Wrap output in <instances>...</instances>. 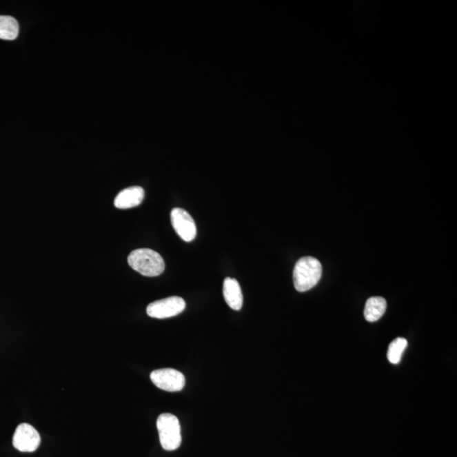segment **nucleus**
<instances>
[{
  "label": "nucleus",
  "instance_id": "nucleus-5",
  "mask_svg": "<svg viewBox=\"0 0 457 457\" xmlns=\"http://www.w3.org/2000/svg\"><path fill=\"white\" fill-rule=\"evenodd\" d=\"M150 378L158 388L169 392H181L185 385L184 374L173 369L152 371Z\"/></svg>",
  "mask_w": 457,
  "mask_h": 457
},
{
  "label": "nucleus",
  "instance_id": "nucleus-7",
  "mask_svg": "<svg viewBox=\"0 0 457 457\" xmlns=\"http://www.w3.org/2000/svg\"><path fill=\"white\" fill-rule=\"evenodd\" d=\"M172 224L178 236L185 241L190 243L196 236V226L194 219H192L188 212L185 210L176 207L170 214Z\"/></svg>",
  "mask_w": 457,
  "mask_h": 457
},
{
  "label": "nucleus",
  "instance_id": "nucleus-10",
  "mask_svg": "<svg viewBox=\"0 0 457 457\" xmlns=\"http://www.w3.org/2000/svg\"><path fill=\"white\" fill-rule=\"evenodd\" d=\"M386 307H387V303L383 297H370L365 305L364 317H365L367 321L376 322L385 314Z\"/></svg>",
  "mask_w": 457,
  "mask_h": 457
},
{
  "label": "nucleus",
  "instance_id": "nucleus-9",
  "mask_svg": "<svg viewBox=\"0 0 457 457\" xmlns=\"http://www.w3.org/2000/svg\"><path fill=\"white\" fill-rule=\"evenodd\" d=\"M223 293L226 303L233 310L239 311L243 305V296L241 286L236 278H226L223 285Z\"/></svg>",
  "mask_w": 457,
  "mask_h": 457
},
{
  "label": "nucleus",
  "instance_id": "nucleus-2",
  "mask_svg": "<svg viewBox=\"0 0 457 457\" xmlns=\"http://www.w3.org/2000/svg\"><path fill=\"white\" fill-rule=\"evenodd\" d=\"M322 265L318 259L304 257L296 263L293 281L297 292H305L314 288L321 281Z\"/></svg>",
  "mask_w": 457,
  "mask_h": 457
},
{
  "label": "nucleus",
  "instance_id": "nucleus-3",
  "mask_svg": "<svg viewBox=\"0 0 457 457\" xmlns=\"http://www.w3.org/2000/svg\"><path fill=\"white\" fill-rule=\"evenodd\" d=\"M159 440L165 451H172L180 447L181 432L179 419L172 414H163L158 418Z\"/></svg>",
  "mask_w": 457,
  "mask_h": 457
},
{
  "label": "nucleus",
  "instance_id": "nucleus-11",
  "mask_svg": "<svg viewBox=\"0 0 457 457\" xmlns=\"http://www.w3.org/2000/svg\"><path fill=\"white\" fill-rule=\"evenodd\" d=\"M19 34V24L14 17L0 16V39L14 40Z\"/></svg>",
  "mask_w": 457,
  "mask_h": 457
},
{
  "label": "nucleus",
  "instance_id": "nucleus-6",
  "mask_svg": "<svg viewBox=\"0 0 457 457\" xmlns=\"http://www.w3.org/2000/svg\"><path fill=\"white\" fill-rule=\"evenodd\" d=\"M41 438L38 431L28 423H21L14 431V447L21 452H34L39 447Z\"/></svg>",
  "mask_w": 457,
  "mask_h": 457
},
{
  "label": "nucleus",
  "instance_id": "nucleus-4",
  "mask_svg": "<svg viewBox=\"0 0 457 457\" xmlns=\"http://www.w3.org/2000/svg\"><path fill=\"white\" fill-rule=\"evenodd\" d=\"M185 302L180 296L156 301L148 305L147 314L151 318L163 319L174 317L185 310Z\"/></svg>",
  "mask_w": 457,
  "mask_h": 457
},
{
  "label": "nucleus",
  "instance_id": "nucleus-1",
  "mask_svg": "<svg viewBox=\"0 0 457 457\" xmlns=\"http://www.w3.org/2000/svg\"><path fill=\"white\" fill-rule=\"evenodd\" d=\"M128 263L136 272L148 277L161 276L165 269L161 255L150 248H140L132 252Z\"/></svg>",
  "mask_w": 457,
  "mask_h": 457
},
{
  "label": "nucleus",
  "instance_id": "nucleus-12",
  "mask_svg": "<svg viewBox=\"0 0 457 457\" xmlns=\"http://www.w3.org/2000/svg\"><path fill=\"white\" fill-rule=\"evenodd\" d=\"M407 341L405 338H396L389 345L387 358L389 363L398 364L400 362L405 349L407 347Z\"/></svg>",
  "mask_w": 457,
  "mask_h": 457
},
{
  "label": "nucleus",
  "instance_id": "nucleus-8",
  "mask_svg": "<svg viewBox=\"0 0 457 457\" xmlns=\"http://www.w3.org/2000/svg\"><path fill=\"white\" fill-rule=\"evenodd\" d=\"M145 192L142 187H131L121 191L114 199L117 209L126 210L136 207L142 203Z\"/></svg>",
  "mask_w": 457,
  "mask_h": 457
}]
</instances>
